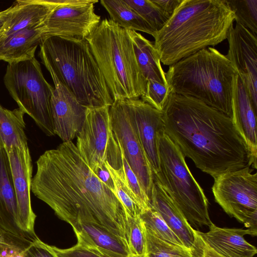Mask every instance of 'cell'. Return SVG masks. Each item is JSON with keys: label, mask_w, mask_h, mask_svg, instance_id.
I'll list each match as a JSON object with an SVG mask.
<instances>
[{"label": "cell", "mask_w": 257, "mask_h": 257, "mask_svg": "<svg viewBox=\"0 0 257 257\" xmlns=\"http://www.w3.org/2000/svg\"><path fill=\"white\" fill-rule=\"evenodd\" d=\"M128 230V249L130 257H143L145 252L146 238L143 223L140 216L127 217Z\"/></svg>", "instance_id": "1f68e13d"}, {"label": "cell", "mask_w": 257, "mask_h": 257, "mask_svg": "<svg viewBox=\"0 0 257 257\" xmlns=\"http://www.w3.org/2000/svg\"><path fill=\"white\" fill-rule=\"evenodd\" d=\"M5 23V18H4V12H0V32L2 30L4 25Z\"/></svg>", "instance_id": "60d3db41"}, {"label": "cell", "mask_w": 257, "mask_h": 257, "mask_svg": "<svg viewBox=\"0 0 257 257\" xmlns=\"http://www.w3.org/2000/svg\"><path fill=\"white\" fill-rule=\"evenodd\" d=\"M234 12L236 23L257 37V0H226Z\"/></svg>", "instance_id": "f546056e"}, {"label": "cell", "mask_w": 257, "mask_h": 257, "mask_svg": "<svg viewBox=\"0 0 257 257\" xmlns=\"http://www.w3.org/2000/svg\"><path fill=\"white\" fill-rule=\"evenodd\" d=\"M136 60L142 74L147 81L151 80L168 85L165 72L154 44L141 34L128 30Z\"/></svg>", "instance_id": "cb8c5ba5"}, {"label": "cell", "mask_w": 257, "mask_h": 257, "mask_svg": "<svg viewBox=\"0 0 257 257\" xmlns=\"http://www.w3.org/2000/svg\"><path fill=\"white\" fill-rule=\"evenodd\" d=\"M194 241L190 248L192 257H223L217 253L207 245L193 228Z\"/></svg>", "instance_id": "d590c367"}, {"label": "cell", "mask_w": 257, "mask_h": 257, "mask_svg": "<svg viewBox=\"0 0 257 257\" xmlns=\"http://www.w3.org/2000/svg\"><path fill=\"white\" fill-rule=\"evenodd\" d=\"M98 2L56 8L43 24L45 38L62 36L85 39L101 21L94 11V4Z\"/></svg>", "instance_id": "4fadbf2b"}, {"label": "cell", "mask_w": 257, "mask_h": 257, "mask_svg": "<svg viewBox=\"0 0 257 257\" xmlns=\"http://www.w3.org/2000/svg\"><path fill=\"white\" fill-rule=\"evenodd\" d=\"M109 107H87L84 124L76 136V147L92 171L103 165L106 160L112 135Z\"/></svg>", "instance_id": "8fae6325"}, {"label": "cell", "mask_w": 257, "mask_h": 257, "mask_svg": "<svg viewBox=\"0 0 257 257\" xmlns=\"http://www.w3.org/2000/svg\"><path fill=\"white\" fill-rule=\"evenodd\" d=\"M85 39L113 101L139 98L147 81L138 64L128 30L105 19Z\"/></svg>", "instance_id": "8992f818"}, {"label": "cell", "mask_w": 257, "mask_h": 257, "mask_svg": "<svg viewBox=\"0 0 257 257\" xmlns=\"http://www.w3.org/2000/svg\"><path fill=\"white\" fill-rule=\"evenodd\" d=\"M237 75L226 56L211 47L169 66L165 72L171 92L196 98L230 118Z\"/></svg>", "instance_id": "5b68a950"}, {"label": "cell", "mask_w": 257, "mask_h": 257, "mask_svg": "<svg viewBox=\"0 0 257 257\" xmlns=\"http://www.w3.org/2000/svg\"><path fill=\"white\" fill-rule=\"evenodd\" d=\"M13 251H18L11 245L7 243L0 235V255H3L8 252Z\"/></svg>", "instance_id": "ab89813d"}, {"label": "cell", "mask_w": 257, "mask_h": 257, "mask_svg": "<svg viewBox=\"0 0 257 257\" xmlns=\"http://www.w3.org/2000/svg\"><path fill=\"white\" fill-rule=\"evenodd\" d=\"M231 119L245 142L249 155V166L256 169V111L248 91L237 73L234 82L232 100Z\"/></svg>", "instance_id": "d6986e66"}, {"label": "cell", "mask_w": 257, "mask_h": 257, "mask_svg": "<svg viewBox=\"0 0 257 257\" xmlns=\"http://www.w3.org/2000/svg\"><path fill=\"white\" fill-rule=\"evenodd\" d=\"M49 247L57 257H102L78 243L66 249L50 245Z\"/></svg>", "instance_id": "e575fe53"}, {"label": "cell", "mask_w": 257, "mask_h": 257, "mask_svg": "<svg viewBox=\"0 0 257 257\" xmlns=\"http://www.w3.org/2000/svg\"><path fill=\"white\" fill-rule=\"evenodd\" d=\"M100 2L111 20L121 28L142 32L153 37L156 32L124 0H101Z\"/></svg>", "instance_id": "484cf974"}, {"label": "cell", "mask_w": 257, "mask_h": 257, "mask_svg": "<svg viewBox=\"0 0 257 257\" xmlns=\"http://www.w3.org/2000/svg\"><path fill=\"white\" fill-rule=\"evenodd\" d=\"M162 112L165 134L202 172L215 178L250 167L246 145L228 116L171 92Z\"/></svg>", "instance_id": "7a4b0ae2"}, {"label": "cell", "mask_w": 257, "mask_h": 257, "mask_svg": "<svg viewBox=\"0 0 257 257\" xmlns=\"http://www.w3.org/2000/svg\"><path fill=\"white\" fill-rule=\"evenodd\" d=\"M0 220L6 232L8 243L18 251H24L38 238H34L19 227L10 163L3 147H0Z\"/></svg>", "instance_id": "9a60e30c"}, {"label": "cell", "mask_w": 257, "mask_h": 257, "mask_svg": "<svg viewBox=\"0 0 257 257\" xmlns=\"http://www.w3.org/2000/svg\"><path fill=\"white\" fill-rule=\"evenodd\" d=\"M119 147L121 151L122 167L124 176L126 182L137 199L141 212L151 207L150 200L142 188L137 177L125 160L120 145Z\"/></svg>", "instance_id": "836d02e7"}, {"label": "cell", "mask_w": 257, "mask_h": 257, "mask_svg": "<svg viewBox=\"0 0 257 257\" xmlns=\"http://www.w3.org/2000/svg\"><path fill=\"white\" fill-rule=\"evenodd\" d=\"M170 93L168 86L157 81L148 80L141 100L158 110L163 111Z\"/></svg>", "instance_id": "d6a6232c"}, {"label": "cell", "mask_w": 257, "mask_h": 257, "mask_svg": "<svg viewBox=\"0 0 257 257\" xmlns=\"http://www.w3.org/2000/svg\"><path fill=\"white\" fill-rule=\"evenodd\" d=\"M24 257H57L49 247L39 238L24 251Z\"/></svg>", "instance_id": "8d00e7d4"}, {"label": "cell", "mask_w": 257, "mask_h": 257, "mask_svg": "<svg viewBox=\"0 0 257 257\" xmlns=\"http://www.w3.org/2000/svg\"><path fill=\"white\" fill-rule=\"evenodd\" d=\"M235 15L226 0H183L153 37L161 62L171 66L226 39Z\"/></svg>", "instance_id": "3957f363"}, {"label": "cell", "mask_w": 257, "mask_h": 257, "mask_svg": "<svg viewBox=\"0 0 257 257\" xmlns=\"http://www.w3.org/2000/svg\"><path fill=\"white\" fill-rule=\"evenodd\" d=\"M153 174L160 170L158 137L164 131L163 112L141 99H124Z\"/></svg>", "instance_id": "2e32d148"}, {"label": "cell", "mask_w": 257, "mask_h": 257, "mask_svg": "<svg viewBox=\"0 0 257 257\" xmlns=\"http://www.w3.org/2000/svg\"><path fill=\"white\" fill-rule=\"evenodd\" d=\"M160 170L153 174L192 228L209 227L208 201L187 166L185 157L164 130L158 137Z\"/></svg>", "instance_id": "52a82bcc"}, {"label": "cell", "mask_w": 257, "mask_h": 257, "mask_svg": "<svg viewBox=\"0 0 257 257\" xmlns=\"http://www.w3.org/2000/svg\"><path fill=\"white\" fill-rule=\"evenodd\" d=\"M248 166L214 178L215 201L230 216L257 232V173Z\"/></svg>", "instance_id": "9c48e42d"}, {"label": "cell", "mask_w": 257, "mask_h": 257, "mask_svg": "<svg viewBox=\"0 0 257 257\" xmlns=\"http://www.w3.org/2000/svg\"><path fill=\"white\" fill-rule=\"evenodd\" d=\"M25 113L20 108L9 110L0 104V147L8 149L13 147H28L25 132Z\"/></svg>", "instance_id": "d4e9b609"}, {"label": "cell", "mask_w": 257, "mask_h": 257, "mask_svg": "<svg viewBox=\"0 0 257 257\" xmlns=\"http://www.w3.org/2000/svg\"><path fill=\"white\" fill-rule=\"evenodd\" d=\"M226 58L240 77L257 111V37L239 24L230 28Z\"/></svg>", "instance_id": "5bb4252c"}, {"label": "cell", "mask_w": 257, "mask_h": 257, "mask_svg": "<svg viewBox=\"0 0 257 257\" xmlns=\"http://www.w3.org/2000/svg\"><path fill=\"white\" fill-rule=\"evenodd\" d=\"M4 84L19 106L47 136H55L51 111L53 87L35 57L8 64Z\"/></svg>", "instance_id": "ba28073f"}, {"label": "cell", "mask_w": 257, "mask_h": 257, "mask_svg": "<svg viewBox=\"0 0 257 257\" xmlns=\"http://www.w3.org/2000/svg\"><path fill=\"white\" fill-rule=\"evenodd\" d=\"M40 47L43 64L80 104L111 106L113 100L86 39L50 36Z\"/></svg>", "instance_id": "277c9868"}, {"label": "cell", "mask_w": 257, "mask_h": 257, "mask_svg": "<svg viewBox=\"0 0 257 257\" xmlns=\"http://www.w3.org/2000/svg\"><path fill=\"white\" fill-rule=\"evenodd\" d=\"M43 24L0 38V60L9 64L34 58L37 47L45 38Z\"/></svg>", "instance_id": "7402d4cb"}, {"label": "cell", "mask_w": 257, "mask_h": 257, "mask_svg": "<svg viewBox=\"0 0 257 257\" xmlns=\"http://www.w3.org/2000/svg\"><path fill=\"white\" fill-rule=\"evenodd\" d=\"M105 164L113 181L115 193L124 208L127 217L140 216L141 209L135 195L125 179L122 165L120 168L115 169L106 161Z\"/></svg>", "instance_id": "4316f807"}, {"label": "cell", "mask_w": 257, "mask_h": 257, "mask_svg": "<svg viewBox=\"0 0 257 257\" xmlns=\"http://www.w3.org/2000/svg\"><path fill=\"white\" fill-rule=\"evenodd\" d=\"M183 0H152L158 7L162 14L168 20L173 15L174 12Z\"/></svg>", "instance_id": "74e56055"}, {"label": "cell", "mask_w": 257, "mask_h": 257, "mask_svg": "<svg viewBox=\"0 0 257 257\" xmlns=\"http://www.w3.org/2000/svg\"><path fill=\"white\" fill-rule=\"evenodd\" d=\"M8 155L16 195L18 220L22 230L35 238L36 215L31 200L33 165L29 147L5 149Z\"/></svg>", "instance_id": "7c38bea8"}, {"label": "cell", "mask_w": 257, "mask_h": 257, "mask_svg": "<svg viewBox=\"0 0 257 257\" xmlns=\"http://www.w3.org/2000/svg\"><path fill=\"white\" fill-rule=\"evenodd\" d=\"M49 73L54 84L51 99L54 133L63 142H71L82 128L87 107L80 104L55 76Z\"/></svg>", "instance_id": "e0dca14e"}, {"label": "cell", "mask_w": 257, "mask_h": 257, "mask_svg": "<svg viewBox=\"0 0 257 257\" xmlns=\"http://www.w3.org/2000/svg\"><path fill=\"white\" fill-rule=\"evenodd\" d=\"M206 232L197 230L205 243L223 257H253L256 248L244 238L245 235L255 236L257 232L249 229L220 227L212 223Z\"/></svg>", "instance_id": "ffe728a7"}, {"label": "cell", "mask_w": 257, "mask_h": 257, "mask_svg": "<svg viewBox=\"0 0 257 257\" xmlns=\"http://www.w3.org/2000/svg\"></svg>", "instance_id": "ee69618b"}, {"label": "cell", "mask_w": 257, "mask_h": 257, "mask_svg": "<svg viewBox=\"0 0 257 257\" xmlns=\"http://www.w3.org/2000/svg\"><path fill=\"white\" fill-rule=\"evenodd\" d=\"M109 112L113 134L119 144L125 160L150 200L154 184L153 172L125 99L113 101Z\"/></svg>", "instance_id": "30bf717a"}, {"label": "cell", "mask_w": 257, "mask_h": 257, "mask_svg": "<svg viewBox=\"0 0 257 257\" xmlns=\"http://www.w3.org/2000/svg\"><path fill=\"white\" fill-rule=\"evenodd\" d=\"M36 163L31 183L35 196L73 230L82 224L94 225L116 236L128 248V225L123 205L89 168L72 141L45 151Z\"/></svg>", "instance_id": "6da1fadb"}, {"label": "cell", "mask_w": 257, "mask_h": 257, "mask_svg": "<svg viewBox=\"0 0 257 257\" xmlns=\"http://www.w3.org/2000/svg\"><path fill=\"white\" fill-rule=\"evenodd\" d=\"M140 217L146 229L156 237L173 244L184 246L161 215L152 206L141 212Z\"/></svg>", "instance_id": "f1b7e54d"}, {"label": "cell", "mask_w": 257, "mask_h": 257, "mask_svg": "<svg viewBox=\"0 0 257 257\" xmlns=\"http://www.w3.org/2000/svg\"><path fill=\"white\" fill-rule=\"evenodd\" d=\"M144 229L146 247L143 257H192L190 248L164 241L152 234L145 227Z\"/></svg>", "instance_id": "83f0119b"}, {"label": "cell", "mask_w": 257, "mask_h": 257, "mask_svg": "<svg viewBox=\"0 0 257 257\" xmlns=\"http://www.w3.org/2000/svg\"><path fill=\"white\" fill-rule=\"evenodd\" d=\"M73 231L77 243L102 257H130L127 247L120 239L98 226L82 224Z\"/></svg>", "instance_id": "603a6c76"}, {"label": "cell", "mask_w": 257, "mask_h": 257, "mask_svg": "<svg viewBox=\"0 0 257 257\" xmlns=\"http://www.w3.org/2000/svg\"><path fill=\"white\" fill-rule=\"evenodd\" d=\"M89 2L90 0L17 1L3 11L5 23L0 32V38L42 25L51 12L59 6Z\"/></svg>", "instance_id": "ac0fdd59"}, {"label": "cell", "mask_w": 257, "mask_h": 257, "mask_svg": "<svg viewBox=\"0 0 257 257\" xmlns=\"http://www.w3.org/2000/svg\"><path fill=\"white\" fill-rule=\"evenodd\" d=\"M0 235L2 236V237H4L5 235V229L4 228V227L0 221Z\"/></svg>", "instance_id": "b9f144b4"}, {"label": "cell", "mask_w": 257, "mask_h": 257, "mask_svg": "<svg viewBox=\"0 0 257 257\" xmlns=\"http://www.w3.org/2000/svg\"><path fill=\"white\" fill-rule=\"evenodd\" d=\"M150 198L152 208L162 217L183 244L190 248L194 241L193 228L160 182L153 177Z\"/></svg>", "instance_id": "44dd1931"}, {"label": "cell", "mask_w": 257, "mask_h": 257, "mask_svg": "<svg viewBox=\"0 0 257 257\" xmlns=\"http://www.w3.org/2000/svg\"><path fill=\"white\" fill-rule=\"evenodd\" d=\"M156 31L160 30L168 20L152 0H124Z\"/></svg>", "instance_id": "4dcf8cb0"}, {"label": "cell", "mask_w": 257, "mask_h": 257, "mask_svg": "<svg viewBox=\"0 0 257 257\" xmlns=\"http://www.w3.org/2000/svg\"><path fill=\"white\" fill-rule=\"evenodd\" d=\"M92 171L108 188L115 193L113 181L105 163L96 167Z\"/></svg>", "instance_id": "f35d334b"}, {"label": "cell", "mask_w": 257, "mask_h": 257, "mask_svg": "<svg viewBox=\"0 0 257 257\" xmlns=\"http://www.w3.org/2000/svg\"><path fill=\"white\" fill-rule=\"evenodd\" d=\"M0 257H2V255H0Z\"/></svg>", "instance_id": "7bdbcfd3"}]
</instances>
